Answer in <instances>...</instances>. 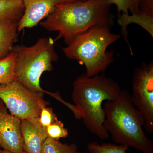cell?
I'll return each mask as SVG.
<instances>
[{
    "instance_id": "1",
    "label": "cell",
    "mask_w": 153,
    "mask_h": 153,
    "mask_svg": "<svg viewBox=\"0 0 153 153\" xmlns=\"http://www.w3.org/2000/svg\"><path fill=\"white\" fill-rule=\"evenodd\" d=\"M121 91L118 83L103 73L91 77L84 73L73 82L71 99L78 111V119H82L88 131L100 139L110 136L103 126L102 103L116 99Z\"/></svg>"
},
{
    "instance_id": "2",
    "label": "cell",
    "mask_w": 153,
    "mask_h": 153,
    "mask_svg": "<svg viewBox=\"0 0 153 153\" xmlns=\"http://www.w3.org/2000/svg\"><path fill=\"white\" fill-rule=\"evenodd\" d=\"M111 6L108 0H86L56 5L40 25L49 32H58L57 39L63 38L68 45L91 28L108 25Z\"/></svg>"
},
{
    "instance_id": "3",
    "label": "cell",
    "mask_w": 153,
    "mask_h": 153,
    "mask_svg": "<svg viewBox=\"0 0 153 153\" xmlns=\"http://www.w3.org/2000/svg\"><path fill=\"white\" fill-rule=\"evenodd\" d=\"M103 126L116 143L143 153H153V143L144 131L142 116L134 105L131 95L122 90L118 98L105 101Z\"/></svg>"
},
{
    "instance_id": "4",
    "label": "cell",
    "mask_w": 153,
    "mask_h": 153,
    "mask_svg": "<svg viewBox=\"0 0 153 153\" xmlns=\"http://www.w3.org/2000/svg\"><path fill=\"white\" fill-rule=\"evenodd\" d=\"M120 37L111 32L108 25L96 27L77 36L63 51L68 59L85 65V75L91 77L103 73L113 62L114 52L107 49Z\"/></svg>"
},
{
    "instance_id": "5",
    "label": "cell",
    "mask_w": 153,
    "mask_h": 153,
    "mask_svg": "<svg viewBox=\"0 0 153 153\" xmlns=\"http://www.w3.org/2000/svg\"><path fill=\"white\" fill-rule=\"evenodd\" d=\"M11 52L16 56L15 79L28 89L43 95L52 93L43 90L40 78L44 72L53 70L52 63L58 60L55 48V41L50 37L39 38L33 46H14Z\"/></svg>"
},
{
    "instance_id": "6",
    "label": "cell",
    "mask_w": 153,
    "mask_h": 153,
    "mask_svg": "<svg viewBox=\"0 0 153 153\" xmlns=\"http://www.w3.org/2000/svg\"><path fill=\"white\" fill-rule=\"evenodd\" d=\"M42 95L16 80L0 84V99L10 114L21 120L39 117L41 110L47 104Z\"/></svg>"
},
{
    "instance_id": "7",
    "label": "cell",
    "mask_w": 153,
    "mask_h": 153,
    "mask_svg": "<svg viewBox=\"0 0 153 153\" xmlns=\"http://www.w3.org/2000/svg\"><path fill=\"white\" fill-rule=\"evenodd\" d=\"M132 101L142 116L144 128L153 133V62L143 63L133 76Z\"/></svg>"
},
{
    "instance_id": "8",
    "label": "cell",
    "mask_w": 153,
    "mask_h": 153,
    "mask_svg": "<svg viewBox=\"0 0 153 153\" xmlns=\"http://www.w3.org/2000/svg\"><path fill=\"white\" fill-rule=\"evenodd\" d=\"M21 120L8 112L4 107L0 111V146L12 153L24 152L21 130Z\"/></svg>"
},
{
    "instance_id": "9",
    "label": "cell",
    "mask_w": 153,
    "mask_h": 153,
    "mask_svg": "<svg viewBox=\"0 0 153 153\" xmlns=\"http://www.w3.org/2000/svg\"><path fill=\"white\" fill-rule=\"evenodd\" d=\"M25 7L24 14L18 24L20 33L25 28L37 26L55 9L54 0H22Z\"/></svg>"
},
{
    "instance_id": "10",
    "label": "cell",
    "mask_w": 153,
    "mask_h": 153,
    "mask_svg": "<svg viewBox=\"0 0 153 153\" xmlns=\"http://www.w3.org/2000/svg\"><path fill=\"white\" fill-rule=\"evenodd\" d=\"M38 118L21 120L24 151L27 153H41L43 143L48 137L46 128L41 125Z\"/></svg>"
},
{
    "instance_id": "11",
    "label": "cell",
    "mask_w": 153,
    "mask_h": 153,
    "mask_svg": "<svg viewBox=\"0 0 153 153\" xmlns=\"http://www.w3.org/2000/svg\"><path fill=\"white\" fill-rule=\"evenodd\" d=\"M19 22H0V60L10 54L14 44L18 41Z\"/></svg>"
},
{
    "instance_id": "12",
    "label": "cell",
    "mask_w": 153,
    "mask_h": 153,
    "mask_svg": "<svg viewBox=\"0 0 153 153\" xmlns=\"http://www.w3.org/2000/svg\"><path fill=\"white\" fill-rule=\"evenodd\" d=\"M25 11L22 0H0V22H19Z\"/></svg>"
},
{
    "instance_id": "13",
    "label": "cell",
    "mask_w": 153,
    "mask_h": 153,
    "mask_svg": "<svg viewBox=\"0 0 153 153\" xmlns=\"http://www.w3.org/2000/svg\"><path fill=\"white\" fill-rule=\"evenodd\" d=\"M77 150V146L75 144L62 143L47 137L42 146L41 153H75Z\"/></svg>"
},
{
    "instance_id": "14",
    "label": "cell",
    "mask_w": 153,
    "mask_h": 153,
    "mask_svg": "<svg viewBox=\"0 0 153 153\" xmlns=\"http://www.w3.org/2000/svg\"><path fill=\"white\" fill-rule=\"evenodd\" d=\"M16 56L11 52L8 57L0 60V84H7L15 79L14 67Z\"/></svg>"
},
{
    "instance_id": "15",
    "label": "cell",
    "mask_w": 153,
    "mask_h": 153,
    "mask_svg": "<svg viewBox=\"0 0 153 153\" xmlns=\"http://www.w3.org/2000/svg\"><path fill=\"white\" fill-rule=\"evenodd\" d=\"M87 148L89 153H126L128 147L112 143L100 144L93 142L87 145Z\"/></svg>"
},
{
    "instance_id": "16",
    "label": "cell",
    "mask_w": 153,
    "mask_h": 153,
    "mask_svg": "<svg viewBox=\"0 0 153 153\" xmlns=\"http://www.w3.org/2000/svg\"><path fill=\"white\" fill-rule=\"evenodd\" d=\"M142 0H108L111 4L116 6L118 12L122 13L129 14V11L132 15H137L140 13V7Z\"/></svg>"
},
{
    "instance_id": "17",
    "label": "cell",
    "mask_w": 153,
    "mask_h": 153,
    "mask_svg": "<svg viewBox=\"0 0 153 153\" xmlns=\"http://www.w3.org/2000/svg\"><path fill=\"white\" fill-rule=\"evenodd\" d=\"M46 130L48 137L53 140H58L68 136V130L64 127L63 123L58 119L46 127Z\"/></svg>"
},
{
    "instance_id": "18",
    "label": "cell",
    "mask_w": 153,
    "mask_h": 153,
    "mask_svg": "<svg viewBox=\"0 0 153 153\" xmlns=\"http://www.w3.org/2000/svg\"><path fill=\"white\" fill-rule=\"evenodd\" d=\"M38 119L41 125L46 128L58 119L53 111V109L46 106L41 110Z\"/></svg>"
},
{
    "instance_id": "19",
    "label": "cell",
    "mask_w": 153,
    "mask_h": 153,
    "mask_svg": "<svg viewBox=\"0 0 153 153\" xmlns=\"http://www.w3.org/2000/svg\"><path fill=\"white\" fill-rule=\"evenodd\" d=\"M140 12H143L153 17V0H142Z\"/></svg>"
},
{
    "instance_id": "20",
    "label": "cell",
    "mask_w": 153,
    "mask_h": 153,
    "mask_svg": "<svg viewBox=\"0 0 153 153\" xmlns=\"http://www.w3.org/2000/svg\"><path fill=\"white\" fill-rule=\"evenodd\" d=\"M86 0H54L55 5L83 1Z\"/></svg>"
},
{
    "instance_id": "21",
    "label": "cell",
    "mask_w": 153,
    "mask_h": 153,
    "mask_svg": "<svg viewBox=\"0 0 153 153\" xmlns=\"http://www.w3.org/2000/svg\"><path fill=\"white\" fill-rule=\"evenodd\" d=\"M4 107V104L2 101V100L0 99V111Z\"/></svg>"
},
{
    "instance_id": "22",
    "label": "cell",
    "mask_w": 153,
    "mask_h": 153,
    "mask_svg": "<svg viewBox=\"0 0 153 153\" xmlns=\"http://www.w3.org/2000/svg\"><path fill=\"white\" fill-rule=\"evenodd\" d=\"M2 153H12L10 152H8V151L4 150L3 151H2Z\"/></svg>"
},
{
    "instance_id": "23",
    "label": "cell",
    "mask_w": 153,
    "mask_h": 153,
    "mask_svg": "<svg viewBox=\"0 0 153 153\" xmlns=\"http://www.w3.org/2000/svg\"><path fill=\"white\" fill-rule=\"evenodd\" d=\"M22 153H27V152H25V151H24V152H23Z\"/></svg>"
},
{
    "instance_id": "24",
    "label": "cell",
    "mask_w": 153,
    "mask_h": 153,
    "mask_svg": "<svg viewBox=\"0 0 153 153\" xmlns=\"http://www.w3.org/2000/svg\"><path fill=\"white\" fill-rule=\"evenodd\" d=\"M75 153H81L78 152H76ZM89 153L87 152V153Z\"/></svg>"
},
{
    "instance_id": "25",
    "label": "cell",
    "mask_w": 153,
    "mask_h": 153,
    "mask_svg": "<svg viewBox=\"0 0 153 153\" xmlns=\"http://www.w3.org/2000/svg\"><path fill=\"white\" fill-rule=\"evenodd\" d=\"M0 153H2V151H1V150H0Z\"/></svg>"
}]
</instances>
